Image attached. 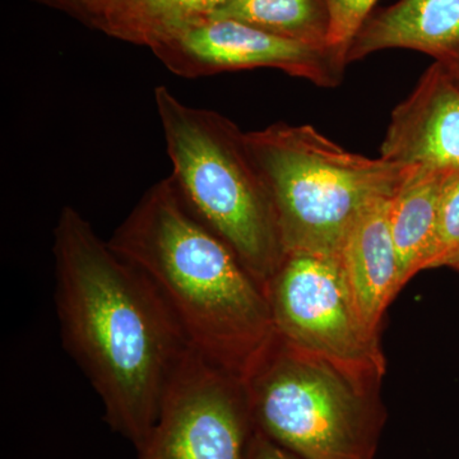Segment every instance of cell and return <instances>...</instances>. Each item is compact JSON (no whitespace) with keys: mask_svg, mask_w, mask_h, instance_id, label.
<instances>
[{"mask_svg":"<svg viewBox=\"0 0 459 459\" xmlns=\"http://www.w3.org/2000/svg\"><path fill=\"white\" fill-rule=\"evenodd\" d=\"M56 310L63 347L137 449L192 346L155 287L65 205L54 228Z\"/></svg>","mask_w":459,"mask_h":459,"instance_id":"cell-1","label":"cell"},{"mask_svg":"<svg viewBox=\"0 0 459 459\" xmlns=\"http://www.w3.org/2000/svg\"><path fill=\"white\" fill-rule=\"evenodd\" d=\"M108 244L155 287L192 349L244 382L274 336L267 296L171 177L142 195Z\"/></svg>","mask_w":459,"mask_h":459,"instance_id":"cell-2","label":"cell"},{"mask_svg":"<svg viewBox=\"0 0 459 459\" xmlns=\"http://www.w3.org/2000/svg\"><path fill=\"white\" fill-rule=\"evenodd\" d=\"M170 175L190 212L221 238L264 289L285 258L273 201L246 133L216 111L155 89Z\"/></svg>","mask_w":459,"mask_h":459,"instance_id":"cell-3","label":"cell"},{"mask_svg":"<svg viewBox=\"0 0 459 459\" xmlns=\"http://www.w3.org/2000/svg\"><path fill=\"white\" fill-rule=\"evenodd\" d=\"M246 138L270 190L285 255L340 256L359 217L394 197L415 168L353 153L312 126L276 123Z\"/></svg>","mask_w":459,"mask_h":459,"instance_id":"cell-4","label":"cell"},{"mask_svg":"<svg viewBox=\"0 0 459 459\" xmlns=\"http://www.w3.org/2000/svg\"><path fill=\"white\" fill-rule=\"evenodd\" d=\"M382 382L274 332L244 380L256 430L300 459H374L385 424Z\"/></svg>","mask_w":459,"mask_h":459,"instance_id":"cell-5","label":"cell"},{"mask_svg":"<svg viewBox=\"0 0 459 459\" xmlns=\"http://www.w3.org/2000/svg\"><path fill=\"white\" fill-rule=\"evenodd\" d=\"M274 332L365 379L382 382L379 336L362 320L340 256L289 253L264 287Z\"/></svg>","mask_w":459,"mask_h":459,"instance_id":"cell-6","label":"cell"},{"mask_svg":"<svg viewBox=\"0 0 459 459\" xmlns=\"http://www.w3.org/2000/svg\"><path fill=\"white\" fill-rule=\"evenodd\" d=\"M255 431L243 380L189 352L137 459H246Z\"/></svg>","mask_w":459,"mask_h":459,"instance_id":"cell-7","label":"cell"},{"mask_svg":"<svg viewBox=\"0 0 459 459\" xmlns=\"http://www.w3.org/2000/svg\"><path fill=\"white\" fill-rule=\"evenodd\" d=\"M151 50L180 77L274 68L329 89L342 82L349 65L346 56L325 45L283 38L230 18H204Z\"/></svg>","mask_w":459,"mask_h":459,"instance_id":"cell-8","label":"cell"},{"mask_svg":"<svg viewBox=\"0 0 459 459\" xmlns=\"http://www.w3.org/2000/svg\"><path fill=\"white\" fill-rule=\"evenodd\" d=\"M380 159L428 170L459 171V78L433 63L392 111Z\"/></svg>","mask_w":459,"mask_h":459,"instance_id":"cell-9","label":"cell"},{"mask_svg":"<svg viewBox=\"0 0 459 459\" xmlns=\"http://www.w3.org/2000/svg\"><path fill=\"white\" fill-rule=\"evenodd\" d=\"M388 49L428 54L459 78V0H398L368 18L347 63Z\"/></svg>","mask_w":459,"mask_h":459,"instance_id":"cell-10","label":"cell"},{"mask_svg":"<svg viewBox=\"0 0 459 459\" xmlns=\"http://www.w3.org/2000/svg\"><path fill=\"white\" fill-rule=\"evenodd\" d=\"M382 198L359 217L344 238L340 262L365 325L379 336L386 307L401 291L391 228V199Z\"/></svg>","mask_w":459,"mask_h":459,"instance_id":"cell-11","label":"cell"},{"mask_svg":"<svg viewBox=\"0 0 459 459\" xmlns=\"http://www.w3.org/2000/svg\"><path fill=\"white\" fill-rule=\"evenodd\" d=\"M228 0H84V25L152 49L184 27L212 16Z\"/></svg>","mask_w":459,"mask_h":459,"instance_id":"cell-12","label":"cell"},{"mask_svg":"<svg viewBox=\"0 0 459 459\" xmlns=\"http://www.w3.org/2000/svg\"><path fill=\"white\" fill-rule=\"evenodd\" d=\"M449 174L415 166L391 199L389 228L397 252L401 290L425 271L433 247L440 195Z\"/></svg>","mask_w":459,"mask_h":459,"instance_id":"cell-13","label":"cell"},{"mask_svg":"<svg viewBox=\"0 0 459 459\" xmlns=\"http://www.w3.org/2000/svg\"><path fill=\"white\" fill-rule=\"evenodd\" d=\"M211 17L230 18L283 38L328 47L325 0H228Z\"/></svg>","mask_w":459,"mask_h":459,"instance_id":"cell-14","label":"cell"},{"mask_svg":"<svg viewBox=\"0 0 459 459\" xmlns=\"http://www.w3.org/2000/svg\"><path fill=\"white\" fill-rule=\"evenodd\" d=\"M459 261V171L444 183L437 208V228L425 270L452 267Z\"/></svg>","mask_w":459,"mask_h":459,"instance_id":"cell-15","label":"cell"},{"mask_svg":"<svg viewBox=\"0 0 459 459\" xmlns=\"http://www.w3.org/2000/svg\"><path fill=\"white\" fill-rule=\"evenodd\" d=\"M329 29L327 45L346 56L377 0H325Z\"/></svg>","mask_w":459,"mask_h":459,"instance_id":"cell-16","label":"cell"},{"mask_svg":"<svg viewBox=\"0 0 459 459\" xmlns=\"http://www.w3.org/2000/svg\"><path fill=\"white\" fill-rule=\"evenodd\" d=\"M246 459H300L294 453L287 451L261 431L256 430L247 446Z\"/></svg>","mask_w":459,"mask_h":459,"instance_id":"cell-17","label":"cell"},{"mask_svg":"<svg viewBox=\"0 0 459 459\" xmlns=\"http://www.w3.org/2000/svg\"><path fill=\"white\" fill-rule=\"evenodd\" d=\"M33 2L40 3V4L47 5V7L69 14V16L81 21L82 23L86 20L84 0H33Z\"/></svg>","mask_w":459,"mask_h":459,"instance_id":"cell-18","label":"cell"},{"mask_svg":"<svg viewBox=\"0 0 459 459\" xmlns=\"http://www.w3.org/2000/svg\"><path fill=\"white\" fill-rule=\"evenodd\" d=\"M451 268H453V270L459 272V261L455 262V264H453Z\"/></svg>","mask_w":459,"mask_h":459,"instance_id":"cell-19","label":"cell"}]
</instances>
